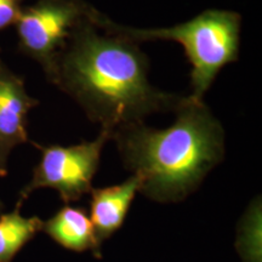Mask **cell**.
Here are the masks:
<instances>
[{"label": "cell", "instance_id": "1", "mask_svg": "<svg viewBox=\"0 0 262 262\" xmlns=\"http://www.w3.org/2000/svg\"><path fill=\"white\" fill-rule=\"evenodd\" d=\"M94 11L72 31L47 79L73 98L111 137L153 113L175 112L186 96L153 86L148 57L139 44L98 28Z\"/></svg>", "mask_w": 262, "mask_h": 262}, {"label": "cell", "instance_id": "2", "mask_svg": "<svg viewBox=\"0 0 262 262\" xmlns=\"http://www.w3.org/2000/svg\"><path fill=\"white\" fill-rule=\"evenodd\" d=\"M166 129L136 123L114 131L124 165L141 181L140 192L160 203L195 191L225 156V131L210 108L186 96Z\"/></svg>", "mask_w": 262, "mask_h": 262}, {"label": "cell", "instance_id": "3", "mask_svg": "<svg viewBox=\"0 0 262 262\" xmlns=\"http://www.w3.org/2000/svg\"><path fill=\"white\" fill-rule=\"evenodd\" d=\"M93 18L102 31L122 35L136 44L155 40L182 44L192 64L189 97L195 101H203L222 68L239 58L242 17L229 10H205L185 24L169 28H135L119 25L96 9Z\"/></svg>", "mask_w": 262, "mask_h": 262}, {"label": "cell", "instance_id": "4", "mask_svg": "<svg viewBox=\"0 0 262 262\" xmlns=\"http://www.w3.org/2000/svg\"><path fill=\"white\" fill-rule=\"evenodd\" d=\"M111 135L101 130L94 141H83L73 146H40L41 158L33 170V178L19 192L17 208L21 209L31 193L39 188H52L61 201L70 204L80 201L91 191V183L100 165L101 153Z\"/></svg>", "mask_w": 262, "mask_h": 262}, {"label": "cell", "instance_id": "5", "mask_svg": "<svg viewBox=\"0 0 262 262\" xmlns=\"http://www.w3.org/2000/svg\"><path fill=\"white\" fill-rule=\"evenodd\" d=\"M93 8L84 0H38L22 8L15 24L19 51L37 61L47 77L72 31Z\"/></svg>", "mask_w": 262, "mask_h": 262}, {"label": "cell", "instance_id": "6", "mask_svg": "<svg viewBox=\"0 0 262 262\" xmlns=\"http://www.w3.org/2000/svg\"><path fill=\"white\" fill-rule=\"evenodd\" d=\"M39 101L29 96L25 80L0 60V176L8 173L12 149L28 142V113Z\"/></svg>", "mask_w": 262, "mask_h": 262}, {"label": "cell", "instance_id": "7", "mask_svg": "<svg viewBox=\"0 0 262 262\" xmlns=\"http://www.w3.org/2000/svg\"><path fill=\"white\" fill-rule=\"evenodd\" d=\"M140 188L141 181L136 175L119 185L91 188L90 220L98 247L101 248L106 239L112 237L122 227Z\"/></svg>", "mask_w": 262, "mask_h": 262}, {"label": "cell", "instance_id": "8", "mask_svg": "<svg viewBox=\"0 0 262 262\" xmlns=\"http://www.w3.org/2000/svg\"><path fill=\"white\" fill-rule=\"evenodd\" d=\"M41 231L62 248L75 253L91 250L101 258V248L96 243L93 224L83 206L66 204L52 217L42 221Z\"/></svg>", "mask_w": 262, "mask_h": 262}, {"label": "cell", "instance_id": "9", "mask_svg": "<svg viewBox=\"0 0 262 262\" xmlns=\"http://www.w3.org/2000/svg\"><path fill=\"white\" fill-rule=\"evenodd\" d=\"M41 227L42 221L38 216L25 217L17 206L14 211L0 214V262H12Z\"/></svg>", "mask_w": 262, "mask_h": 262}, {"label": "cell", "instance_id": "10", "mask_svg": "<svg viewBox=\"0 0 262 262\" xmlns=\"http://www.w3.org/2000/svg\"><path fill=\"white\" fill-rule=\"evenodd\" d=\"M21 11V0H0V32L15 25Z\"/></svg>", "mask_w": 262, "mask_h": 262}]
</instances>
